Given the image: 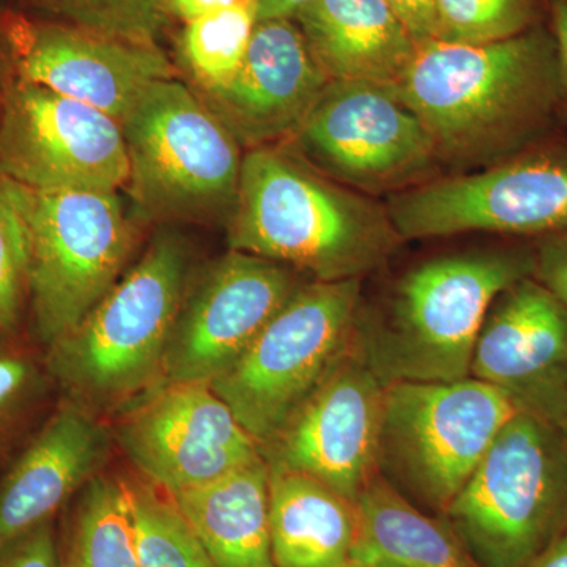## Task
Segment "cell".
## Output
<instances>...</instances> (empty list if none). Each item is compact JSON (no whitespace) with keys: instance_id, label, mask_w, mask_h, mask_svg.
<instances>
[{"instance_id":"17","label":"cell","mask_w":567,"mask_h":567,"mask_svg":"<svg viewBox=\"0 0 567 567\" xmlns=\"http://www.w3.org/2000/svg\"><path fill=\"white\" fill-rule=\"evenodd\" d=\"M328 82L298 25L268 20L257 21L233 80L196 93L238 144L257 148L293 136Z\"/></svg>"},{"instance_id":"37","label":"cell","mask_w":567,"mask_h":567,"mask_svg":"<svg viewBox=\"0 0 567 567\" xmlns=\"http://www.w3.org/2000/svg\"><path fill=\"white\" fill-rule=\"evenodd\" d=\"M312 0H252L257 21L292 20Z\"/></svg>"},{"instance_id":"3","label":"cell","mask_w":567,"mask_h":567,"mask_svg":"<svg viewBox=\"0 0 567 567\" xmlns=\"http://www.w3.org/2000/svg\"><path fill=\"white\" fill-rule=\"evenodd\" d=\"M535 275V251L458 254L420 265L399 284L390 315L354 324L353 350L382 385L470 377L477 336L506 289Z\"/></svg>"},{"instance_id":"40","label":"cell","mask_w":567,"mask_h":567,"mask_svg":"<svg viewBox=\"0 0 567 567\" xmlns=\"http://www.w3.org/2000/svg\"><path fill=\"white\" fill-rule=\"evenodd\" d=\"M352 558L357 559L363 567H402L395 565L394 561L382 557V555L377 554L372 548L363 546V544H354Z\"/></svg>"},{"instance_id":"24","label":"cell","mask_w":567,"mask_h":567,"mask_svg":"<svg viewBox=\"0 0 567 567\" xmlns=\"http://www.w3.org/2000/svg\"><path fill=\"white\" fill-rule=\"evenodd\" d=\"M59 567H137L123 483L92 477L71 518Z\"/></svg>"},{"instance_id":"16","label":"cell","mask_w":567,"mask_h":567,"mask_svg":"<svg viewBox=\"0 0 567 567\" xmlns=\"http://www.w3.org/2000/svg\"><path fill=\"white\" fill-rule=\"evenodd\" d=\"M300 289L286 265L230 251L175 320L163 365L169 382H208L246 352Z\"/></svg>"},{"instance_id":"8","label":"cell","mask_w":567,"mask_h":567,"mask_svg":"<svg viewBox=\"0 0 567 567\" xmlns=\"http://www.w3.org/2000/svg\"><path fill=\"white\" fill-rule=\"evenodd\" d=\"M361 279L300 287L212 390L262 447L353 344Z\"/></svg>"},{"instance_id":"10","label":"cell","mask_w":567,"mask_h":567,"mask_svg":"<svg viewBox=\"0 0 567 567\" xmlns=\"http://www.w3.org/2000/svg\"><path fill=\"white\" fill-rule=\"evenodd\" d=\"M0 177L33 192L117 193L130 181L121 123L14 74L0 110Z\"/></svg>"},{"instance_id":"5","label":"cell","mask_w":567,"mask_h":567,"mask_svg":"<svg viewBox=\"0 0 567 567\" xmlns=\"http://www.w3.org/2000/svg\"><path fill=\"white\" fill-rule=\"evenodd\" d=\"M24 230L28 295L41 341L80 327L121 279L133 226L117 193H43L0 177Z\"/></svg>"},{"instance_id":"14","label":"cell","mask_w":567,"mask_h":567,"mask_svg":"<svg viewBox=\"0 0 567 567\" xmlns=\"http://www.w3.org/2000/svg\"><path fill=\"white\" fill-rule=\"evenodd\" d=\"M14 74L103 111L118 123L142 93L177 70L159 47L110 39L20 13L0 17Z\"/></svg>"},{"instance_id":"2","label":"cell","mask_w":567,"mask_h":567,"mask_svg":"<svg viewBox=\"0 0 567 567\" xmlns=\"http://www.w3.org/2000/svg\"><path fill=\"white\" fill-rule=\"evenodd\" d=\"M395 238L388 213L336 188L282 152L267 145L246 153L229 218L230 251L336 282L374 270Z\"/></svg>"},{"instance_id":"34","label":"cell","mask_w":567,"mask_h":567,"mask_svg":"<svg viewBox=\"0 0 567 567\" xmlns=\"http://www.w3.org/2000/svg\"><path fill=\"white\" fill-rule=\"evenodd\" d=\"M550 21L558 51L559 107L567 112V0H550Z\"/></svg>"},{"instance_id":"1","label":"cell","mask_w":567,"mask_h":567,"mask_svg":"<svg viewBox=\"0 0 567 567\" xmlns=\"http://www.w3.org/2000/svg\"><path fill=\"white\" fill-rule=\"evenodd\" d=\"M394 89L439 158H507L529 147L559 107L557 43L539 25L495 43L431 40Z\"/></svg>"},{"instance_id":"11","label":"cell","mask_w":567,"mask_h":567,"mask_svg":"<svg viewBox=\"0 0 567 567\" xmlns=\"http://www.w3.org/2000/svg\"><path fill=\"white\" fill-rule=\"evenodd\" d=\"M388 218L399 238L565 233L567 151L529 148L483 173L443 178L398 194Z\"/></svg>"},{"instance_id":"29","label":"cell","mask_w":567,"mask_h":567,"mask_svg":"<svg viewBox=\"0 0 567 567\" xmlns=\"http://www.w3.org/2000/svg\"><path fill=\"white\" fill-rule=\"evenodd\" d=\"M28 293V251L20 216L0 186V330L10 331L20 319Z\"/></svg>"},{"instance_id":"22","label":"cell","mask_w":567,"mask_h":567,"mask_svg":"<svg viewBox=\"0 0 567 567\" xmlns=\"http://www.w3.org/2000/svg\"><path fill=\"white\" fill-rule=\"evenodd\" d=\"M268 468L275 567L346 566L357 543L353 503L312 477Z\"/></svg>"},{"instance_id":"33","label":"cell","mask_w":567,"mask_h":567,"mask_svg":"<svg viewBox=\"0 0 567 567\" xmlns=\"http://www.w3.org/2000/svg\"><path fill=\"white\" fill-rule=\"evenodd\" d=\"M31 377L28 361L13 354H0V415L21 398Z\"/></svg>"},{"instance_id":"28","label":"cell","mask_w":567,"mask_h":567,"mask_svg":"<svg viewBox=\"0 0 567 567\" xmlns=\"http://www.w3.org/2000/svg\"><path fill=\"white\" fill-rule=\"evenodd\" d=\"M539 0H435V40L486 44L536 28Z\"/></svg>"},{"instance_id":"6","label":"cell","mask_w":567,"mask_h":567,"mask_svg":"<svg viewBox=\"0 0 567 567\" xmlns=\"http://www.w3.org/2000/svg\"><path fill=\"white\" fill-rule=\"evenodd\" d=\"M128 188L147 218L218 221L233 215L240 147L233 133L183 82H156L122 123Z\"/></svg>"},{"instance_id":"39","label":"cell","mask_w":567,"mask_h":567,"mask_svg":"<svg viewBox=\"0 0 567 567\" xmlns=\"http://www.w3.org/2000/svg\"><path fill=\"white\" fill-rule=\"evenodd\" d=\"M14 70L11 63L9 48H7L6 40L0 33V110H2L3 99L9 91L10 82L13 81Z\"/></svg>"},{"instance_id":"31","label":"cell","mask_w":567,"mask_h":567,"mask_svg":"<svg viewBox=\"0 0 567 567\" xmlns=\"http://www.w3.org/2000/svg\"><path fill=\"white\" fill-rule=\"evenodd\" d=\"M0 567H59V548L52 522L0 555Z\"/></svg>"},{"instance_id":"32","label":"cell","mask_w":567,"mask_h":567,"mask_svg":"<svg viewBox=\"0 0 567 567\" xmlns=\"http://www.w3.org/2000/svg\"><path fill=\"white\" fill-rule=\"evenodd\" d=\"M417 44L435 40V0H386Z\"/></svg>"},{"instance_id":"7","label":"cell","mask_w":567,"mask_h":567,"mask_svg":"<svg viewBox=\"0 0 567 567\" xmlns=\"http://www.w3.org/2000/svg\"><path fill=\"white\" fill-rule=\"evenodd\" d=\"M516 412L502 391L473 377L391 383L377 470L410 502L443 517Z\"/></svg>"},{"instance_id":"35","label":"cell","mask_w":567,"mask_h":567,"mask_svg":"<svg viewBox=\"0 0 567 567\" xmlns=\"http://www.w3.org/2000/svg\"><path fill=\"white\" fill-rule=\"evenodd\" d=\"M535 416L554 425L567 442V372Z\"/></svg>"},{"instance_id":"13","label":"cell","mask_w":567,"mask_h":567,"mask_svg":"<svg viewBox=\"0 0 567 567\" xmlns=\"http://www.w3.org/2000/svg\"><path fill=\"white\" fill-rule=\"evenodd\" d=\"M385 385L349 350L303 404L260 447L268 466L319 481L350 503L379 473Z\"/></svg>"},{"instance_id":"20","label":"cell","mask_w":567,"mask_h":567,"mask_svg":"<svg viewBox=\"0 0 567 567\" xmlns=\"http://www.w3.org/2000/svg\"><path fill=\"white\" fill-rule=\"evenodd\" d=\"M295 20L328 81L398 87L420 47L386 0H312Z\"/></svg>"},{"instance_id":"21","label":"cell","mask_w":567,"mask_h":567,"mask_svg":"<svg viewBox=\"0 0 567 567\" xmlns=\"http://www.w3.org/2000/svg\"><path fill=\"white\" fill-rule=\"evenodd\" d=\"M270 468L264 456L212 483L173 495L215 567H275Z\"/></svg>"},{"instance_id":"12","label":"cell","mask_w":567,"mask_h":567,"mask_svg":"<svg viewBox=\"0 0 567 567\" xmlns=\"http://www.w3.org/2000/svg\"><path fill=\"white\" fill-rule=\"evenodd\" d=\"M293 136L323 171L363 188L413 181L439 158L395 89L368 82H328Z\"/></svg>"},{"instance_id":"41","label":"cell","mask_w":567,"mask_h":567,"mask_svg":"<svg viewBox=\"0 0 567 567\" xmlns=\"http://www.w3.org/2000/svg\"><path fill=\"white\" fill-rule=\"evenodd\" d=\"M342 567H363L360 565V563L357 561V559L352 558L349 563H347L346 566Z\"/></svg>"},{"instance_id":"23","label":"cell","mask_w":567,"mask_h":567,"mask_svg":"<svg viewBox=\"0 0 567 567\" xmlns=\"http://www.w3.org/2000/svg\"><path fill=\"white\" fill-rule=\"evenodd\" d=\"M354 513L357 543L395 565L480 567L445 517L429 516L380 473L358 496Z\"/></svg>"},{"instance_id":"38","label":"cell","mask_w":567,"mask_h":567,"mask_svg":"<svg viewBox=\"0 0 567 567\" xmlns=\"http://www.w3.org/2000/svg\"><path fill=\"white\" fill-rule=\"evenodd\" d=\"M527 567H567V533Z\"/></svg>"},{"instance_id":"9","label":"cell","mask_w":567,"mask_h":567,"mask_svg":"<svg viewBox=\"0 0 567 567\" xmlns=\"http://www.w3.org/2000/svg\"><path fill=\"white\" fill-rule=\"evenodd\" d=\"M188 252L181 238L159 235L76 330L51 346L63 383L111 398L147 382L163 364L182 309Z\"/></svg>"},{"instance_id":"15","label":"cell","mask_w":567,"mask_h":567,"mask_svg":"<svg viewBox=\"0 0 567 567\" xmlns=\"http://www.w3.org/2000/svg\"><path fill=\"white\" fill-rule=\"evenodd\" d=\"M121 442L134 465L171 496L262 457L208 382H169L123 424Z\"/></svg>"},{"instance_id":"27","label":"cell","mask_w":567,"mask_h":567,"mask_svg":"<svg viewBox=\"0 0 567 567\" xmlns=\"http://www.w3.org/2000/svg\"><path fill=\"white\" fill-rule=\"evenodd\" d=\"M32 9L110 39L159 47L169 25V0H24Z\"/></svg>"},{"instance_id":"18","label":"cell","mask_w":567,"mask_h":567,"mask_svg":"<svg viewBox=\"0 0 567 567\" xmlns=\"http://www.w3.org/2000/svg\"><path fill=\"white\" fill-rule=\"evenodd\" d=\"M567 372V306L537 279L499 295L484 320L470 377L536 415Z\"/></svg>"},{"instance_id":"25","label":"cell","mask_w":567,"mask_h":567,"mask_svg":"<svg viewBox=\"0 0 567 567\" xmlns=\"http://www.w3.org/2000/svg\"><path fill=\"white\" fill-rule=\"evenodd\" d=\"M256 24L252 0L185 22L181 55L196 91H213L233 80L245 61Z\"/></svg>"},{"instance_id":"26","label":"cell","mask_w":567,"mask_h":567,"mask_svg":"<svg viewBox=\"0 0 567 567\" xmlns=\"http://www.w3.org/2000/svg\"><path fill=\"white\" fill-rule=\"evenodd\" d=\"M137 567H215L174 502L140 484H126Z\"/></svg>"},{"instance_id":"30","label":"cell","mask_w":567,"mask_h":567,"mask_svg":"<svg viewBox=\"0 0 567 567\" xmlns=\"http://www.w3.org/2000/svg\"><path fill=\"white\" fill-rule=\"evenodd\" d=\"M533 278L567 306V230L547 235L539 241Z\"/></svg>"},{"instance_id":"4","label":"cell","mask_w":567,"mask_h":567,"mask_svg":"<svg viewBox=\"0 0 567 567\" xmlns=\"http://www.w3.org/2000/svg\"><path fill=\"white\" fill-rule=\"evenodd\" d=\"M480 567H527L567 533V442L517 410L447 507Z\"/></svg>"},{"instance_id":"36","label":"cell","mask_w":567,"mask_h":567,"mask_svg":"<svg viewBox=\"0 0 567 567\" xmlns=\"http://www.w3.org/2000/svg\"><path fill=\"white\" fill-rule=\"evenodd\" d=\"M241 2L246 0H169V9L173 17L189 22Z\"/></svg>"},{"instance_id":"19","label":"cell","mask_w":567,"mask_h":567,"mask_svg":"<svg viewBox=\"0 0 567 567\" xmlns=\"http://www.w3.org/2000/svg\"><path fill=\"white\" fill-rule=\"evenodd\" d=\"M106 451V432L92 417L74 406L55 413L0 480V555L50 524Z\"/></svg>"}]
</instances>
